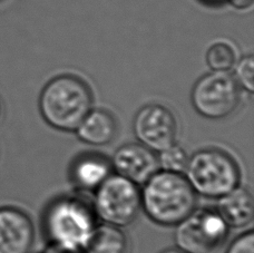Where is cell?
I'll return each instance as SVG.
<instances>
[{
    "mask_svg": "<svg viewBox=\"0 0 254 253\" xmlns=\"http://www.w3.org/2000/svg\"><path fill=\"white\" fill-rule=\"evenodd\" d=\"M133 130L142 145L160 153L175 144L178 124L169 108L149 104L137 112L133 122Z\"/></svg>",
    "mask_w": 254,
    "mask_h": 253,
    "instance_id": "obj_8",
    "label": "cell"
},
{
    "mask_svg": "<svg viewBox=\"0 0 254 253\" xmlns=\"http://www.w3.org/2000/svg\"><path fill=\"white\" fill-rule=\"evenodd\" d=\"M226 253H254V233L249 231L235 239Z\"/></svg>",
    "mask_w": 254,
    "mask_h": 253,
    "instance_id": "obj_18",
    "label": "cell"
},
{
    "mask_svg": "<svg viewBox=\"0 0 254 253\" xmlns=\"http://www.w3.org/2000/svg\"><path fill=\"white\" fill-rule=\"evenodd\" d=\"M189 159L190 157L184 148L174 144L167 147L166 150L160 152L157 162L162 171L183 174L187 170Z\"/></svg>",
    "mask_w": 254,
    "mask_h": 253,
    "instance_id": "obj_16",
    "label": "cell"
},
{
    "mask_svg": "<svg viewBox=\"0 0 254 253\" xmlns=\"http://www.w3.org/2000/svg\"><path fill=\"white\" fill-rule=\"evenodd\" d=\"M44 253H84V251H78V250H70V249H66V248H62L55 245L48 246V248L45 250Z\"/></svg>",
    "mask_w": 254,
    "mask_h": 253,
    "instance_id": "obj_20",
    "label": "cell"
},
{
    "mask_svg": "<svg viewBox=\"0 0 254 253\" xmlns=\"http://www.w3.org/2000/svg\"><path fill=\"white\" fill-rule=\"evenodd\" d=\"M44 225L52 245L78 251H84L96 228L94 211L76 196L54 201L45 213Z\"/></svg>",
    "mask_w": 254,
    "mask_h": 253,
    "instance_id": "obj_3",
    "label": "cell"
},
{
    "mask_svg": "<svg viewBox=\"0 0 254 253\" xmlns=\"http://www.w3.org/2000/svg\"><path fill=\"white\" fill-rule=\"evenodd\" d=\"M162 253H185V252L181 251V250H179V249H170V250H166V251L162 252Z\"/></svg>",
    "mask_w": 254,
    "mask_h": 253,
    "instance_id": "obj_22",
    "label": "cell"
},
{
    "mask_svg": "<svg viewBox=\"0 0 254 253\" xmlns=\"http://www.w3.org/2000/svg\"><path fill=\"white\" fill-rule=\"evenodd\" d=\"M78 139L93 146L110 144L116 136L117 125L110 113L104 110H92L76 128Z\"/></svg>",
    "mask_w": 254,
    "mask_h": 253,
    "instance_id": "obj_12",
    "label": "cell"
},
{
    "mask_svg": "<svg viewBox=\"0 0 254 253\" xmlns=\"http://www.w3.org/2000/svg\"><path fill=\"white\" fill-rule=\"evenodd\" d=\"M92 110V90L86 82L74 75L57 76L40 93L39 111L43 119L63 132H75Z\"/></svg>",
    "mask_w": 254,
    "mask_h": 253,
    "instance_id": "obj_2",
    "label": "cell"
},
{
    "mask_svg": "<svg viewBox=\"0 0 254 253\" xmlns=\"http://www.w3.org/2000/svg\"><path fill=\"white\" fill-rule=\"evenodd\" d=\"M174 241L185 253H211L225 241L229 227L216 211L194 210L175 227Z\"/></svg>",
    "mask_w": 254,
    "mask_h": 253,
    "instance_id": "obj_7",
    "label": "cell"
},
{
    "mask_svg": "<svg viewBox=\"0 0 254 253\" xmlns=\"http://www.w3.org/2000/svg\"><path fill=\"white\" fill-rule=\"evenodd\" d=\"M201 1L207 4H212V6H217V4L228 2V0H201Z\"/></svg>",
    "mask_w": 254,
    "mask_h": 253,
    "instance_id": "obj_21",
    "label": "cell"
},
{
    "mask_svg": "<svg viewBox=\"0 0 254 253\" xmlns=\"http://www.w3.org/2000/svg\"><path fill=\"white\" fill-rule=\"evenodd\" d=\"M0 115H1V105H0Z\"/></svg>",
    "mask_w": 254,
    "mask_h": 253,
    "instance_id": "obj_23",
    "label": "cell"
},
{
    "mask_svg": "<svg viewBox=\"0 0 254 253\" xmlns=\"http://www.w3.org/2000/svg\"><path fill=\"white\" fill-rule=\"evenodd\" d=\"M128 242L121 228L102 224L95 228L86 245L85 253H127Z\"/></svg>",
    "mask_w": 254,
    "mask_h": 253,
    "instance_id": "obj_14",
    "label": "cell"
},
{
    "mask_svg": "<svg viewBox=\"0 0 254 253\" xmlns=\"http://www.w3.org/2000/svg\"><path fill=\"white\" fill-rule=\"evenodd\" d=\"M196 195L183 174L160 171L144 183L140 206L154 223L176 227L196 210Z\"/></svg>",
    "mask_w": 254,
    "mask_h": 253,
    "instance_id": "obj_1",
    "label": "cell"
},
{
    "mask_svg": "<svg viewBox=\"0 0 254 253\" xmlns=\"http://www.w3.org/2000/svg\"><path fill=\"white\" fill-rule=\"evenodd\" d=\"M228 2L232 7L240 9V10H243V9L250 8L253 4L254 0H228Z\"/></svg>",
    "mask_w": 254,
    "mask_h": 253,
    "instance_id": "obj_19",
    "label": "cell"
},
{
    "mask_svg": "<svg viewBox=\"0 0 254 253\" xmlns=\"http://www.w3.org/2000/svg\"><path fill=\"white\" fill-rule=\"evenodd\" d=\"M217 200L216 212L229 228H244L253 221L254 202L249 190L238 187Z\"/></svg>",
    "mask_w": 254,
    "mask_h": 253,
    "instance_id": "obj_11",
    "label": "cell"
},
{
    "mask_svg": "<svg viewBox=\"0 0 254 253\" xmlns=\"http://www.w3.org/2000/svg\"><path fill=\"white\" fill-rule=\"evenodd\" d=\"M205 60L212 71L229 73L237 64L238 55L234 47L228 42H216L207 48Z\"/></svg>",
    "mask_w": 254,
    "mask_h": 253,
    "instance_id": "obj_15",
    "label": "cell"
},
{
    "mask_svg": "<svg viewBox=\"0 0 254 253\" xmlns=\"http://www.w3.org/2000/svg\"><path fill=\"white\" fill-rule=\"evenodd\" d=\"M34 242L29 216L16 207H0V253H30Z\"/></svg>",
    "mask_w": 254,
    "mask_h": 253,
    "instance_id": "obj_9",
    "label": "cell"
},
{
    "mask_svg": "<svg viewBox=\"0 0 254 253\" xmlns=\"http://www.w3.org/2000/svg\"><path fill=\"white\" fill-rule=\"evenodd\" d=\"M111 174L110 162L96 155L80 157L71 170V178L75 185L86 192L96 191Z\"/></svg>",
    "mask_w": 254,
    "mask_h": 253,
    "instance_id": "obj_13",
    "label": "cell"
},
{
    "mask_svg": "<svg viewBox=\"0 0 254 253\" xmlns=\"http://www.w3.org/2000/svg\"><path fill=\"white\" fill-rule=\"evenodd\" d=\"M140 209L137 185L119 174H111L95 191L94 213L106 224L128 227L137 218Z\"/></svg>",
    "mask_w": 254,
    "mask_h": 253,
    "instance_id": "obj_5",
    "label": "cell"
},
{
    "mask_svg": "<svg viewBox=\"0 0 254 253\" xmlns=\"http://www.w3.org/2000/svg\"><path fill=\"white\" fill-rule=\"evenodd\" d=\"M235 82L239 87L247 90L252 94L254 92V60L252 55L246 57L237 62L235 64Z\"/></svg>",
    "mask_w": 254,
    "mask_h": 253,
    "instance_id": "obj_17",
    "label": "cell"
},
{
    "mask_svg": "<svg viewBox=\"0 0 254 253\" xmlns=\"http://www.w3.org/2000/svg\"><path fill=\"white\" fill-rule=\"evenodd\" d=\"M111 165L116 174L139 185L156 173L158 162L153 151L142 144H125L117 148Z\"/></svg>",
    "mask_w": 254,
    "mask_h": 253,
    "instance_id": "obj_10",
    "label": "cell"
},
{
    "mask_svg": "<svg viewBox=\"0 0 254 253\" xmlns=\"http://www.w3.org/2000/svg\"><path fill=\"white\" fill-rule=\"evenodd\" d=\"M240 87L234 76L212 71L195 83L190 94L193 107L208 120H222L237 110Z\"/></svg>",
    "mask_w": 254,
    "mask_h": 253,
    "instance_id": "obj_6",
    "label": "cell"
},
{
    "mask_svg": "<svg viewBox=\"0 0 254 253\" xmlns=\"http://www.w3.org/2000/svg\"><path fill=\"white\" fill-rule=\"evenodd\" d=\"M185 178L199 195L220 198L239 187L240 171L235 161L225 152L206 148L189 159Z\"/></svg>",
    "mask_w": 254,
    "mask_h": 253,
    "instance_id": "obj_4",
    "label": "cell"
}]
</instances>
